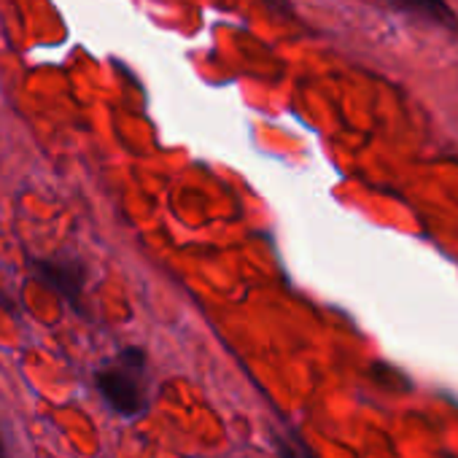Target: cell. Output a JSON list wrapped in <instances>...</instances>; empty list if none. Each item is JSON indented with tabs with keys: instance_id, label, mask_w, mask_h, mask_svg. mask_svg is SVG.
<instances>
[{
	"instance_id": "obj_1",
	"label": "cell",
	"mask_w": 458,
	"mask_h": 458,
	"mask_svg": "<svg viewBox=\"0 0 458 458\" xmlns=\"http://www.w3.org/2000/svg\"><path fill=\"white\" fill-rule=\"evenodd\" d=\"M98 391L119 415H140L146 410V396L138 383V372L130 367H106L98 375Z\"/></svg>"
},
{
	"instance_id": "obj_2",
	"label": "cell",
	"mask_w": 458,
	"mask_h": 458,
	"mask_svg": "<svg viewBox=\"0 0 458 458\" xmlns=\"http://www.w3.org/2000/svg\"><path fill=\"white\" fill-rule=\"evenodd\" d=\"M36 273L38 278L57 292L65 302L79 305L81 302V292H84V281H87V270L84 265H79L76 259H41L36 262Z\"/></svg>"
},
{
	"instance_id": "obj_3",
	"label": "cell",
	"mask_w": 458,
	"mask_h": 458,
	"mask_svg": "<svg viewBox=\"0 0 458 458\" xmlns=\"http://www.w3.org/2000/svg\"><path fill=\"white\" fill-rule=\"evenodd\" d=\"M386 4L404 17L458 33V14L447 0H386Z\"/></svg>"
},
{
	"instance_id": "obj_4",
	"label": "cell",
	"mask_w": 458,
	"mask_h": 458,
	"mask_svg": "<svg viewBox=\"0 0 458 458\" xmlns=\"http://www.w3.org/2000/svg\"><path fill=\"white\" fill-rule=\"evenodd\" d=\"M281 458H313L305 447H294L289 442H281Z\"/></svg>"
},
{
	"instance_id": "obj_5",
	"label": "cell",
	"mask_w": 458,
	"mask_h": 458,
	"mask_svg": "<svg viewBox=\"0 0 458 458\" xmlns=\"http://www.w3.org/2000/svg\"><path fill=\"white\" fill-rule=\"evenodd\" d=\"M265 6L276 14H292V6H289V0H265Z\"/></svg>"
},
{
	"instance_id": "obj_6",
	"label": "cell",
	"mask_w": 458,
	"mask_h": 458,
	"mask_svg": "<svg viewBox=\"0 0 458 458\" xmlns=\"http://www.w3.org/2000/svg\"><path fill=\"white\" fill-rule=\"evenodd\" d=\"M0 458H6V447H4V439H0Z\"/></svg>"
}]
</instances>
